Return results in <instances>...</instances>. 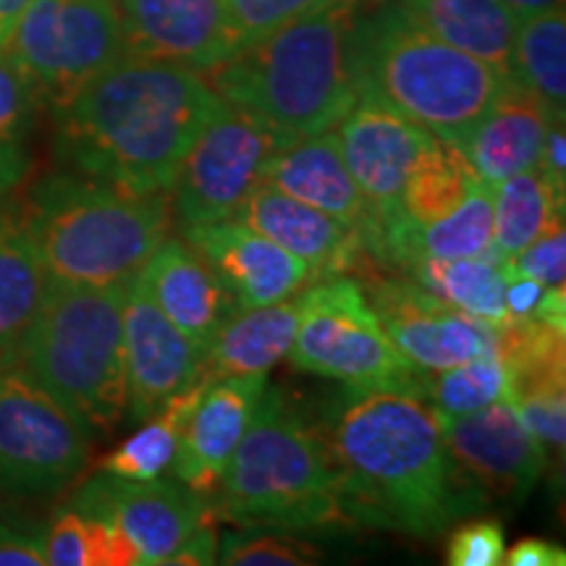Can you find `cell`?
I'll return each instance as SVG.
<instances>
[{
	"label": "cell",
	"mask_w": 566,
	"mask_h": 566,
	"mask_svg": "<svg viewBox=\"0 0 566 566\" xmlns=\"http://www.w3.org/2000/svg\"><path fill=\"white\" fill-rule=\"evenodd\" d=\"M321 433L354 527L438 537L488 504L451 457L438 412L420 391L346 386Z\"/></svg>",
	"instance_id": "1"
},
{
	"label": "cell",
	"mask_w": 566,
	"mask_h": 566,
	"mask_svg": "<svg viewBox=\"0 0 566 566\" xmlns=\"http://www.w3.org/2000/svg\"><path fill=\"white\" fill-rule=\"evenodd\" d=\"M221 105L200 71L124 55L55 113V153L74 174L126 192H168Z\"/></svg>",
	"instance_id": "2"
},
{
	"label": "cell",
	"mask_w": 566,
	"mask_h": 566,
	"mask_svg": "<svg viewBox=\"0 0 566 566\" xmlns=\"http://www.w3.org/2000/svg\"><path fill=\"white\" fill-rule=\"evenodd\" d=\"M363 0H334L247 42L205 71L218 97L294 142L331 132L357 103L354 30Z\"/></svg>",
	"instance_id": "3"
},
{
	"label": "cell",
	"mask_w": 566,
	"mask_h": 566,
	"mask_svg": "<svg viewBox=\"0 0 566 566\" xmlns=\"http://www.w3.org/2000/svg\"><path fill=\"white\" fill-rule=\"evenodd\" d=\"M59 286H126L171 237L168 192L137 195L82 174L38 184L21 216Z\"/></svg>",
	"instance_id": "4"
},
{
	"label": "cell",
	"mask_w": 566,
	"mask_h": 566,
	"mask_svg": "<svg viewBox=\"0 0 566 566\" xmlns=\"http://www.w3.org/2000/svg\"><path fill=\"white\" fill-rule=\"evenodd\" d=\"M354 76L359 95L457 145L512 84L504 71L422 30L394 0L357 19Z\"/></svg>",
	"instance_id": "5"
},
{
	"label": "cell",
	"mask_w": 566,
	"mask_h": 566,
	"mask_svg": "<svg viewBox=\"0 0 566 566\" xmlns=\"http://www.w3.org/2000/svg\"><path fill=\"white\" fill-rule=\"evenodd\" d=\"M216 495L212 514L237 525L292 533L354 527L321 428L271 386H265Z\"/></svg>",
	"instance_id": "6"
},
{
	"label": "cell",
	"mask_w": 566,
	"mask_h": 566,
	"mask_svg": "<svg viewBox=\"0 0 566 566\" xmlns=\"http://www.w3.org/2000/svg\"><path fill=\"white\" fill-rule=\"evenodd\" d=\"M126 286L51 283L19 367L87 424L111 433L126 417Z\"/></svg>",
	"instance_id": "7"
},
{
	"label": "cell",
	"mask_w": 566,
	"mask_h": 566,
	"mask_svg": "<svg viewBox=\"0 0 566 566\" xmlns=\"http://www.w3.org/2000/svg\"><path fill=\"white\" fill-rule=\"evenodd\" d=\"M300 323L289 352L296 370L349 388L424 391V380L394 349L370 296L357 279L331 275L302 289Z\"/></svg>",
	"instance_id": "8"
},
{
	"label": "cell",
	"mask_w": 566,
	"mask_h": 566,
	"mask_svg": "<svg viewBox=\"0 0 566 566\" xmlns=\"http://www.w3.org/2000/svg\"><path fill=\"white\" fill-rule=\"evenodd\" d=\"M6 48L53 113L126 55L116 0H32Z\"/></svg>",
	"instance_id": "9"
},
{
	"label": "cell",
	"mask_w": 566,
	"mask_h": 566,
	"mask_svg": "<svg viewBox=\"0 0 566 566\" xmlns=\"http://www.w3.org/2000/svg\"><path fill=\"white\" fill-rule=\"evenodd\" d=\"M92 430L30 373H0V491L53 499L90 467Z\"/></svg>",
	"instance_id": "10"
},
{
	"label": "cell",
	"mask_w": 566,
	"mask_h": 566,
	"mask_svg": "<svg viewBox=\"0 0 566 566\" xmlns=\"http://www.w3.org/2000/svg\"><path fill=\"white\" fill-rule=\"evenodd\" d=\"M281 145L286 139L223 101L184 155L168 189L176 223L189 229L237 216L252 189L263 184L268 160Z\"/></svg>",
	"instance_id": "11"
},
{
	"label": "cell",
	"mask_w": 566,
	"mask_h": 566,
	"mask_svg": "<svg viewBox=\"0 0 566 566\" xmlns=\"http://www.w3.org/2000/svg\"><path fill=\"white\" fill-rule=\"evenodd\" d=\"M76 512L116 525L139 556V566L171 564L197 530L216 520L200 493L181 480H126L97 472L76 491Z\"/></svg>",
	"instance_id": "12"
},
{
	"label": "cell",
	"mask_w": 566,
	"mask_h": 566,
	"mask_svg": "<svg viewBox=\"0 0 566 566\" xmlns=\"http://www.w3.org/2000/svg\"><path fill=\"white\" fill-rule=\"evenodd\" d=\"M370 304L394 349L420 375L454 367L495 349L499 342V331L491 323L449 307L415 281H380Z\"/></svg>",
	"instance_id": "13"
},
{
	"label": "cell",
	"mask_w": 566,
	"mask_h": 566,
	"mask_svg": "<svg viewBox=\"0 0 566 566\" xmlns=\"http://www.w3.org/2000/svg\"><path fill=\"white\" fill-rule=\"evenodd\" d=\"M438 420L451 457L485 495L522 501L546 472L548 454L509 399Z\"/></svg>",
	"instance_id": "14"
},
{
	"label": "cell",
	"mask_w": 566,
	"mask_h": 566,
	"mask_svg": "<svg viewBox=\"0 0 566 566\" xmlns=\"http://www.w3.org/2000/svg\"><path fill=\"white\" fill-rule=\"evenodd\" d=\"M126 55L205 74L244 45L226 0H116Z\"/></svg>",
	"instance_id": "15"
},
{
	"label": "cell",
	"mask_w": 566,
	"mask_h": 566,
	"mask_svg": "<svg viewBox=\"0 0 566 566\" xmlns=\"http://www.w3.org/2000/svg\"><path fill=\"white\" fill-rule=\"evenodd\" d=\"M126 417L142 422L200 378L202 352L163 315L142 275L124 294Z\"/></svg>",
	"instance_id": "16"
},
{
	"label": "cell",
	"mask_w": 566,
	"mask_h": 566,
	"mask_svg": "<svg viewBox=\"0 0 566 566\" xmlns=\"http://www.w3.org/2000/svg\"><path fill=\"white\" fill-rule=\"evenodd\" d=\"M334 137L352 179L380 221L399 210L407 176L436 134L384 103L359 95L352 111L334 126Z\"/></svg>",
	"instance_id": "17"
},
{
	"label": "cell",
	"mask_w": 566,
	"mask_h": 566,
	"mask_svg": "<svg viewBox=\"0 0 566 566\" xmlns=\"http://www.w3.org/2000/svg\"><path fill=\"white\" fill-rule=\"evenodd\" d=\"M184 239L202 254L242 310L292 300L307 283L310 268L239 218L189 226Z\"/></svg>",
	"instance_id": "18"
},
{
	"label": "cell",
	"mask_w": 566,
	"mask_h": 566,
	"mask_svg": "<svg viewBox=\"0 0 566 566\" xmlns=\"http://www.w3.org/2000/svg\"><path fill=\"white\" fill-rule=\"evenodd\" d=\"M265 375H229L210 380L189 415L171 472L202 499L216 495L226 467L265 391Z\"/></svg>",
	"instance_id": "19"
},
{
	"label": "cell",
	"mask_w": 566,
	"mask_h": 566,
	"mask_svg": "<svg viewBox=\"0 0 566 566\" xmlns=\"http://www.w3.org/2000/svg\"><path fill=\"white\" fill-rule=\"evenodd\" d=\"M263 184L349 226L359 233L367 252V244L378 229V212L352 179L338 153L334 129L281 145L268 160Z\"/></svg>",
	"instance_id": "20"
},
{
	"label": "cell",
	"mask_w": 566,
	"mask_h": 566,
	"mask_svg": "<svg viewBox=\"0 0 566 566\" xmlns=\"http://www.w3.org/2000/svg\"><path fill=\"white\" fill-rule=\"evenodd\" d=\"M233 218L302 260L313 283L352 271L365 252L363 239L349 226L268 184H258Z\"/></svg>",
	"instance_id": "21"
},
{
	"label": "cell",
	"mask_w": 566,
	"mask_h": 566,
	"mask_svg": "<svg viewBox=\"0 0 566 566\" xmlns=\"http://www.w3.org/2000/svg\"><path fill=\"white\" fill-rule=\"evenodd\" d=\"M139 275L163 315L202 354L223 323L242 310L187 239L168 237Z\"/></svg>",
	"instance_id": "22"
},
{
	"label": "cell",
	"mask_w": 566,
	"mask_h": 566,
	"mask_svg": "<svg viewBox=\"0 0 566 566\" xmlns=\"http://www.w3.org/2000/svg\"><path fill=\"white\" fill-rule=\"evenodd\" d=\"M556 118L533 92L512 82L459 147L488 187L537 168L548 126Z\"/></svg>",
	"instance_id": "23"
},
{
	"label": "cell",
	"mask_w": 566,
	"mask_h": 566,
	"mask_svg": "<svg viewBox=\"0 0 566 566\" xmlns=\"http://www.w3.org/2000/svg\"><path fill=\"white\" fill-rule=\"evenodd\" d=\"M300 300L237 310L202 354L200 373L208 380L229 375H265L292 352Z\"/></svg>",
	"instance_id": "24"
},
{
	"label": "cell",
	"mask_w": 566,
	"mask_h": 566,
	"mask_svg": "<svg viewBox=\"0 0 566 566\" xmlns=\"http://www.w3.org/2000/svg\"><path fill=\"white\" fill-rule=\"evenodd\" d=\"M48 292L51 279L38 247L11 208L0 221V373L19 367Z\"/></svg>",
	"instance_id": "25"
},
{
	"label": "cell",
	"mask_w": 566,
	"mask_h": 566,
	"mask_svg": "<svg viewBox=\"0 0 566 566\" xmlns=\"http://www.w3.org/2000/svg\"><path fill=\"white\" fill-rule=\"evenodd\" d=\"M394 3L422 30L491 63L514 82L512 55L520 21L501 0H394Z\"/></svg>",
	"instance_id": "26"
},
{
	"label": "cell",
	"mask_w": 566,
	"mask_h": 566,
	"mask_svg": "<svg viewBox=\"0 0 566 566\" xmlns=\"http://www.w3.org/2000/svg\"><path fill=\"white\" fill-rule=\"evenodd\" d=\"M407 271L424 292L438 296L449 307L491 323L495 331L509 321L504 304L506 268L504 258L495 250L478 258L417 260Z\"/></svg>",
	"instance_id": "27"
},
{
	"label": "cell",
	"mask_w": 566,
	"mask_h": 566,
	"mask_svg": "<svg viewBox=\"0 0 566 566\" xmlns=\"http://www.w3.org/2000/svg\"><path fill=\"white\" fill-rule=\"evenodd\" d=\"M210 380L200 373V378L163 405L153 417H147L145 428L118 443L116 449L108 451L97 470L108 472V475L126 478V480H153L160 478L174 462L176 449H179L184 424H187L189 415L195 412L197 401Z\"/></svg>",
	"instance_id": "28"
},
{
	"label": "cell",
	"mask_w": 566,
	"mask_h": 566,
	"mask_svg": "<svg viewBox=\"0 0 566 566\" xmlns=\"http://www.w3.org/2000/svg\"><path fill=\"white\" fill-rule=\"evenodd\" d=\"M480 184L483 181L462 147L436 137L407 176L399 212L415 223H433L457 210Z\"/></svg>",
	"instance_id": "29"
},
{
	"label": "cell",
	"mask_w": 566,
	"mask_h": 566,
	"mask_svg": "<svg viewBox=\"0 0 566 566\" xmlns=\"http://www.w3.org/2000/svg\"><path fill=\"white\" fill-rule=\"evenodd\" d=\"M491 197L493 250L504 260L533 244L541 233L564 223V197L537 168L495 184Z\"/></svg>",
	"instance_id": "30"
},
{
	"label": "cell",
	"mask_w": 566,
	"mask_h": 566,
	"mask_svg": "<svg viewBox=\"0 0 566 566\" xmlns=\"http://www.w3.org/2000/svg\"><path fill=\"white\" fill-rule=\"evenodd\" d=\"M514 82L548 105L556 118H564L566 105V13L554 11L522 19L514 34L512 55Z\"/></svg>",
	"instance_id": "31"
},
{
	"label": "cell",
	"mask_w": 566,
	"mask_h": 566,
	"mask_svg": "<svg viewBox=\"0 0 566 566\" xmlns=\"http://www.w3.org/2000/svg\"><path fill=\"white\" fill-rule=\"evenodd\" d=\"M509 394H512V380H509L504 359L495 349L436 373L433 380H424L422 391L438 415L449 417L475 412V409L495 405V401H504Z\"/></svg>",
	"instance_id": "32"
},
{
	"label": "cell",
	"mask_w": 566,
	"mask_h": 566,
	"mask_svg": "<svg viewBox=\"0 0 566 566\" xmlns=\"http://www.w3.org/2000/svg\"><path fill=\"white\" fill-rule=\"evenodd\" d=\"M323 551L292 530L239 525L218 533L216 564L229 566H310L321 564Z\"/></svg>",
	"instance_id": "33"
},
{
	"label": "cell",
	"mask_w": 566,
	"mask_h": 566,
	"mask_svg": "<svg viewBox=\"0 0 566 566\" xmlns=\"http://www.w3.org/2000/svg\"><path fill=\"white\" fill-rule=\"evenodd\" d=\"M522 422L546 454H562L566 441V380H551L512 396Z\"/></svg>",
	"instance_id": "34"
},
{
	"label": "cell",
	"mask_w": 566,
	"mask_h": 566,
	"mask_svg": "<svg viewBox=\"0 0 566 566\" xmlns=\"http://www.w3.org/2000/svg\"><path fill=\"white\" fill-rule=\"evenodd\" d=\"M40 108L30 76L13 61L9 48L0 45V139L21 145L34 129Z\"/></svg>",
	"instance_id": "35"
},
{
	"label": "cell",
	"mask_w": 566,
	"mask_h": 566,
	"mask_svg": "<svg viewBox=\"0 0 566 566\" xmlns=\"http://www.w3.org/2000/svg\"><path fill=\"white\" fill-rule=\"evenodd\" d=\"M328 3L334 0H226V9L247 45Z\"/></svg>",
	"instance_id": "36"
},
{
	"label": "cell",
	"mask_w": 566,
	"mask_h": 566,
	"mask_svg": "<svg viewBox=\"0 0 566 566\" xmlns=\"http://www.w3.org/2000/svg\"><path fill=\"white\" fill-rule=\"evenodd\" d=\"M506 543L499 520H470L451 530L446 543L449 566H499L504 562Z\"/></svg>",
	"instance_id": "37"
},
{
	"label": "cell",
	"mask_w": 566,
	"mask_h": 566,
	"mask_svg": "<svg viewBox=\"0 0 566 566\" xmlns=\"http://www.w3.org/2000/svg\"><path fill=\"white\" fill-rule=\"evenodd\" d=\"M506 279L509 275H525L543 286H564L566 279V233L564 223L554 226L546 233L516 252L514 258L504 260Z\"/></svg>",
	"instance_id": "38"
},
{
	"label": "cell",
	"mask_w": 566,
	"mask_h": 566,
	"mask_svg": "<svg viewBox=\"0 0 566 566\" xmlns=\"http://www.w3.org/2000/svg\"><path fill=\"white\" fill-rule=\"evenodd\" d=\"M0 566H45L42 535L24 533L0 520Z\"/></svg>",
	"instance_id": "39"
},
{
	"label": "cell",
	"mask_w": 566,
	"mask_h": 566,
	"mask_svg": "<svg viewBox=\"0 0 566 566\" xmlns=\"http://www.w3.org/2000/svg\"><path fill=\"white\" fill-rule=\"evenodd\" d=\"M537 171L546 176V181L564 197L566 189V134L564 122H554L548 126L546 142H543L541 163H537Z\"/></svg>",
	"instance_id": "40"
},
{
	"label": "cell",
	"mask_w": 566,
	"mask_h": 566,
	"mask_svg": "<svg viewBox=\"0 0 566 566\" xmlns=\"http://www.w3.org/2000/svg\"><path fill=\"white\" fill-rule=\"evenodd\" d=\"M506 566H564L566 551L556 543L543 541V537H525V541L514 543L504 554Z\"/></svg>",
	"instance_id": "41"
},
{
	"label": "cell",
	"mask_w": 566,
	"mask_h": 566,
	"mask_svg": "<svg viewBox=\"0 0 566 566\" xmlns=\"http://www.w3.org/2000/svg\"><path fill=\"white\" fill-rule=\"evenodd\" d=\"M543 283L533 279H525V275H509L506 289H504V304L509 317H533L537 302H541Z\"/></svg>",
	"instance_id": "42"
},
{
	"label": "cell",
	"mask_w": 566,
	"mask_h": 566,
	"mask_svg": "<svg viewBox=\"0 0 566 566\" xmlns=\"http://www.w3.org/2000/svg\"><path fill=\"white\" fill-rule=\"evenodd\" d=\"M27 174H30V158L24 147L0 139V200L9 197L27 179Z\"/></svg>",
	"instance_id": "43"
},
{
	"label": "cell",
	"mask_w": 566,
	"mask_h": 566,
	"mask_svg": "<svg viewBox=\"0 0 566 566\" xmlns=\"http://www.w3.org/2000/svg\"><path fill=\"white\" fill-rule=\"evenodd\" d=\"M533 317L543 321L551 328L566 334V289L564 286H546L537 302Z\"/></svg>",
	"instance_id": "44"
},
{
	"label": "cell",
	"mask_w": 566,
	"mask_h": 566,
	"mask_svg": "<svg viewBox=\"0 0 566 566\" xmlns=\"http://www.w3.org/2000/svg\"><path fill=\"white\" fill-rule=\"evenodd\" d=\"M509 11L514 13L516 21L537 17V13L554 11L558 6H564V0H501Z\"/></svg>",
	"instance_id": "45"
},
{
	"label": "cell",
	"mask_w": 566,
	"mask_h": 566,
	"mask_svg": "<svg viewBox=\"0 0 566 566\" xmlns=\"http://www.w3.org/2000/svg\"><path fill=\"white\" fill-rule=\"evenodd\" d=\"M30 3L32 0H0V45H6L19 17L27 11Z\"/></svg>",
	"instance_id": "46"
},
{
	"label": "cell",
	"mask_w": 566,
	"mask_h": 566,
	"mask_svg": "<svg viewBox=\"0 0 566 566\" xmlns=\"http://www.w3.org/2000/svg\"><path fill=\"white\" fill-rule=\"evenodd\" d=\"M9 210H11V205L6 202V197H3V200H0V221H3V216H6V212H9Z\"/></svg>",
	"instance_id": "47"
}]
</instances>
